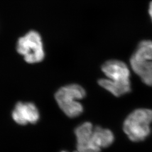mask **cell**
<instances>
[{
  "mask_svg": "<svg viewBox=\"0 0 152 152\" xmlns=\"http://www.w3.org/2000/svg\"><path fill=\"white\" fill-rule=\"evenodd\" d=\"M102 70L107 78L98 81L101 87L116 97L130 91V72L125 63L118 60H108L102 65Z\"/></svg>",
  "mask_w": 152,
  "mask_h": 152,
  "instance_id": "6da1fadb",
  "label": "cell"
},
{
  "mask_svg": "<svg viewBox=\"0 0 152 152\" xmlns=\"http://www.w3.org/2000/svg\"><path fill=\"white\" fill-rule=\"evenodd\" d=\"M152 122V109H137L125 119L124 131L131 141H143L151 133L150 125Z\"/></svg>",
  "mask_w": 152,
  "mask_h": 152,
  "instance_id": "7a4b0ae2",
  "label": "cell"
},
{
  "mask_svg": "<svg viewBox=\"0 0 152 152\" xmlns=\"http://www.w3.org/2000/svg\"><path fill=\"white\" fill-rule=\"evenodd\" d=\"M86 95L85 89L77 84L61 87L55 95V100L61 110L68 117L75 118L83 113V107L79 100Z\"/></svg>",
  "mask_w": 152,
  "mask_h": 152,
  "instance_id": "3957f363",
  "label": "cell"
},
{
  "mask_svg": "<svg viewBox=\"0 0 152 152\" xmlns=\"http://www.w3.org/2000/svg\"><path fill=\"white\" fill-rule=\"evenodd\" d=\"M16 50L28 63L34 64L42 61L45 57L43 42L37 32L32 31L19 38Z\"/></svg>",
  "mask_w": 152,
  "mask_h": 152,
  "instance_id": "277c9868",
  "label": "cell"
},
{
  "mask_svg": "<svg viewBox=\"0 0 152 152\" xmlns=\"http://www.w3.org/2000/svg\"><path fill=\"white\" fill-rule=\"evenodd\" d=\"M94 126L91 123L85 122L75 130L77 139V149L78 152H100L93 139Z\"/></svg>",
  "mask_w": 152,
  "mask_h": 152,
  "instance_id": "5b68a950",
  "label": "cell"
},
{
  "mask_svg": "<svg viewBox=\"0 0 152 152\" xmlns=\"http://www.w3.org/2000/svg\"><path fill=\"white\" fill-rule=\"evenodd\" d=\"M12 117L19 125H27L29 123L34 124L38 122L39 113L34 104L19 102L12 112Z\"/></svg>",
  "mask_w": 152,
  "mask_h": 152,
  "instance_id": "8992f818",
  "label": "cell"
},
{
  "mask_svg": "<svg viewBox=\"0 0 152 152\" xmlns=\"http://www.w3.org/2000/svg\"><path fill=\"white\" fill-rule=\"evenodd\" d=\"M130 61L132 69L141 81L148 86H152V59L131 57Z\"/></svg>",
  "mask_w": 152,
  "mask_h": 152,
  "instance_id": "52a82bcc",
  "label": "cell"
},
{
  "mask_svg": "<svg viewBox=\"0 0 152 152\" xmlns=\"http://www.w3.org/2000/svg\"><path fill=\"white\" fill-rule=\"evenodd\" d=\"M93 139L95 145L100 149L111 145L114 140V136L112 131L103 129L100 126L94 127Z\"/></svg>",
  "mask_w": 152,
  "mask_h": 152,
  "instance_id": "ba28073f",
  "label": "cell"
},
{
  "mask_svg": "<svg viewBox=\"0 0 152 152\" xmlns=\"http://www.w3.org/2000/svg\"><path fill=\"white\" fill-rule=\"evenodd\" d=\"M149 14L151 16V18L152 19V1L149 5Z\"/></svg>",
  "mask_w": 152,
  "mask_h": 152,
  "instance_id": "9c48e42d",
  "label": "cell"
},
{
  "mask_svg": "<svg viewBox=\"0 0 152 152\" xmlns=\"http://www.w3.org/2000/svg\"><path fill=\"white\" fill-rule=\"evenodd\" d=\"M61 152H67V151H61ZM78 152V151H76V152Z\"/></svg>",
  "mask_w": 152,
  "mask_h": 152,
  "instance_id": "30bf717a",
  "label": "cell"
}]
</instances>
